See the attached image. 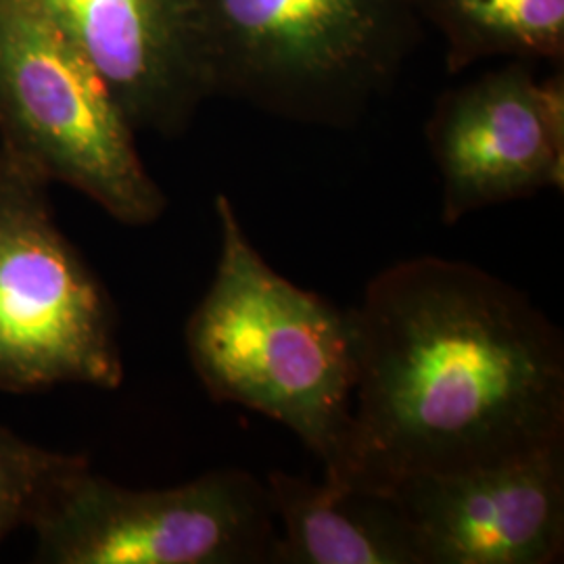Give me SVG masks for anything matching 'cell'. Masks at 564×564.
<instances>
[{"label": "cell", "instance_id": "obj_5", "mask_svg": "<svg viewBox=\"0 0 564 564\" xmlns=\"http://www.w3.org/2000/svg\"><path fill=\"white\" fill-rule=\"evenodd\" d=\"M41 170L0 144V391L123 383L116 307L63 232Z\"/></svg>", "mask_w": 564, "mask_h": 564}, {"label": "cell", "instance_id": "obj_3", "mask_svg": "<svg viewBox=\"0 0 564 564\" xmlns=\"http://www.w3.org/2000/svg\"><path fill=\"white\" fill-rule=\"evenodd\" d=\"M212 97L286 120L354 123L395 82L414 0H186Z\"/></svg>", "mask_w": 564, "mask_h": 564}, {"label": "cell", "instance_id": "obj_11", "mask_svg": "<svg viewBox=\"0 0 564 564\" xmlns=\"http://www.w3.org/2000/svg\"><path fill=\"white\" fill-rule=\"evenodd\" d=\"M445 41L449 74L481 61L563 65L564 0H414Z\"/></svg>", "mask_w": 564, "mask_h": 564}, {"label": "cell", "instance_id": "obj_8", "mask_svg": "<svg viewBox=\"0 0 564 564\" xmlns=\"http://www.w3.org/2000/svg\"><path fill=\"white\" fill-rule=\"evenodd\" d=\"M423 564H554L564 554V445L512 463L384 487Z\"/></svg>", "mask_w": 564, "mask_h": 564}, {"label": "cell", "instance_id": "obj_12", "mask_svg": "<svg viewBox=\"0 0 564 564\" xmlns=\"http://www.w3.org/2000/svg\"><path fill=\"white\" fill-rule=\"evenodd\" d=\"M80 456L32 444L0 424V545L32 523L53 485Z\"/></svg>", "mask_w": 564, "mask_h": 564}, {"label": "cell", "instance_id": "obj_7", "mask_svg": "<svg viewBox=\"0 0 564 564\" xmlns=\"http://www.w3.org/2000/svg\"><path fill=\"white\" fill-rule=\"evenodd\" d=\"M531 65L506 61L435 105L426 141L444 184L447 226L485 207L563 188V67L540 78Z\"/></svg>", "mask_w": 564, "mask_h": 564}, {"label": "cell", "instance_id": "obj_1", "mask_svg": "<svg viewBox=\"0 0 564 564\" xmlns=\"http://www.w3.org/2000/svg\"><path fill=\"white\" fill-rule=\"evenodd\" d=\"M349 312L351 484L384 489L563 447V335L521 289L419 256L377 274Z\"/></svg>", "mask_w": 564, "mask_h": 564}, {"label": "cell", "instance_id": "obj_10", "mask_svg": "<svg viewBox=\"0 0 564 564\" xmlns=\"http://www.w3.org/2000/svg\"><path fill=\"white\" fill-rule=\"evenodd\" d=\"M263 485L282 527L270 563L423 564L416 531L389 489L282 470Z\"/></svg>", "mask_w": 564, "mask_h": 564}, {"label": "cell", "instance_id": "obj_4", "mask_svg": "<svg viewBox=\"0 0 564 564\" xmlns=\"http://www.w3.org/2000/svg\"><path fill=\"white\" fill-rule=\"evenodd\" d=\"M0 144L116 223L149 226L167 207L137 130L42 0H0Z\"/></svg>", "mask_w": 564, "mask_h": 564}, {"label": "cell", "instance_id": "obj_6", "mask_svg": "<svg viewBox=\"0 0 564 564\" xmlns=\"http://www.w3.org/2000/svg\"><path fill=\"white\" fill-rule=\"evenodd\" d=\"M265 485L220 468L165 489H132L80 456L28 529L48 564L270 563L276 542Z\"/></svg>", "mask_w": 564, "mask_h": 564}, {"label": "cell", "instance_id": "obj_9", "mask_svg": "<svg viewBox=\"0 0 564 564\" xmlns=\"http://www.w3.org/2000/svg\"><path fill=\"white\" fill-rule=\"evenodd\" d=\"M132 128L178 137L212 97L186 0H42Z\"/></svg>", "mask_w": 564, "mask_h": 564}, {"label": "cell", "instance_id": "obj_2", "mask_svg": "<svg viewBox=\"0 0 564 564\" xmlns=\"http://www.w3.org/2000/svg\"><path fill=\"white\" fill-rule=\"evenodd\" d=\"M220 258L191 314L188 360L216 402L291 429L324 477L354 481L358 381L351 312L281 276L249 241L226 195L214 202Z\"/></svg>", "mask_w": 564, "mask_h": 564}]
</instances>
